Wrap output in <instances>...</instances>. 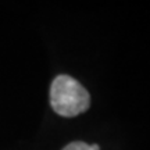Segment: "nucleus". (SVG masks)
Wrapping results in <instances>:
<instances>
[{
  "label": "nucleus",
  "mask_w": 150,
  "mask_h": 150,
  "mask_svg": "<svg viewBox=\"0 0 150 150\" xmlns=\"http://www.w3.org/2000/svg\"><path fill=\"white\" fill-rule=\"evenodd\" d=\"M91 96L83 86L70 75L56 76L50 86V106L61 117H75L86 111Z\"/></svg>",
  "instance_id": "nucleus-1"
},
{
  "label": "nucleus",
  "mask_w": 150,
  "mask_h": 150,
  "mask_svg": "<svg viewBox=\"0 0 150 150\" xmlns=\"http://www.w3.org/2000/svg\"><path fill=\"white\" fill-rule=\"evenodd\" d=\"M63 150H100L99 145H88L85 142H72Z\"/></svg>",
  "instance_id": "nucleus-2"
}]
</instances>
